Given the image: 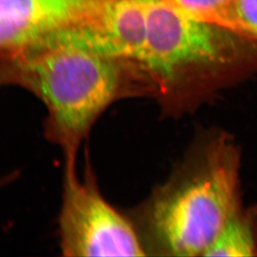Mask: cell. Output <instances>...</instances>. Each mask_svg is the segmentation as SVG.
<instances>
[{"mask_svg":"<svg viewBox=\"0 0 257 257\" xmlns=\"http://www.w3.org/2000/svg\"><path fill=\"white\" fill-rule=\"evenodd\" d=\"M2 80L32 92L46 107L44 133L75 167L78 152L110 105L145 96L134 63L72 49L2 58Z\"/></svg>","mask_w":257,"mask_h":257,"instance_id":"1","label":"cell"},{"mask_svg":"<svg viewBox=\"0 0 257 257\" xmlns=\"http://www.w3.org/2000/svg\"><path fill=\"white\" fill-rule=\"evenodd\" d=\"M237 164L233 146L218 139L129 211L146 255L204 256L239 211Z\"/></svg>","mask_w":257,"mask_h":257,"instance_id":"2","label":"cell"},{"mask_svg":"<svg viewBox=\"0 0 257 257\" xmlns=\"http://www.w3.org/2000/svg\"><path fill=\"white\" fill-rule=\"evenodd\" d=\"M255 58V40L167 0H148L145 50L138 68L149 97L166 112L184 107L195 87Z\"/></svg>","mask_w":257,"mask_h":257,"instance_id":"3","label":"cell"},{"mask_svg":"<svg viewBox=\"0 0 257 257\" xmlns=\"http://www.w3.org/2000/svg\"><path fill=\"white\" fill-rule=\"evenodd\" d=\"M58 233L64 256L147 255L128 216L102 197L92 174L79 179L76 167L64 169Z\"/></svg>","mask_w":257,"mask_h":257,"instance_id":"4","label":"cell"},{"mask_svg":"<svg viewBox=\"0 0 257 257\" xmlns=\"http://www.w3.org/2000/svg\"><path fill=\"white\" fill-rule=\"evenodd\" d=\"M148 0H108L88 20L44 37L21 54L72 49L139 65L145 50Z\"/></svg>","mask_w":257,"mask_h":257,"instance_id":"5","label":"cell"},{"mask_svg":"<svg viewBox=\"0 0 257 257\" xmlns=\"http://www.w3.org/2000/svg\"><path fill=\"white\" fill-rule=\"evenodd\" d=\"M108 0H0L2 58L22 54L44 37L78 25Z\"/></svg>","mask_w":257,"mask_h":257,"instance_id":"6","label":"cell"},{"mask_svg":"<svg viewBox=\"0 0 257 257\" xmlns=\"http://www.w3.org/2000/svg\"><path fill=\"white\" fill-rule=\"evenodd\" d=\"M257 255V226L252 216L234 214L204 256L245 257Z\"/></svg>","mask_w":257,"mask_h":257,"instance_id":"7","label":"cell"},{"mask_svg":"<svg viewBox=\"0 0 257 257\" xmlns=\"http://www.w3.org/2000/svg\"><path fill=\"white\" fill-rule=\"evenodd\" d=\"M208 20L257 41V0H230Z\"/></svg>","mask_w":257,"mask_h":257,"instance_id":"8","label":"cell"},{"mask_svg":"<svg viewBox=\"0 0 257 257\" xmlns=\"http://www.w3.org/2000/svg\"><path fill=\"white\" fill-rule=\"evenodd\" d=\"M190 15L208 20L230 0H167Z\"/></svg>","mask_w":257,"mask_h":257,"instance_id":"9","label":"cell"}]
</instances>
